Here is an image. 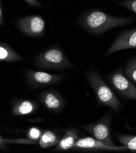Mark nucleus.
I'll return each instance as SVG.
<instances>
[{
    "label": "nucleus",
    "instance_id": "nucleus-11",
    "mask_svg": "<svg viewBox=\"0 0 136 153\" xmlns=\"http://www.w3.org/2000/svg\"><path fill=\"white\" fill-rule=\"evenodd\" d=\"M37 104L32 101L21 100L14 103L12 112L16 115H26L34 113L37 109Z\"/></svg>",
    "mask_w": 136,
    "mask_h": 153
},
{
    "label": "nucleus",
    "instance_id": "nucleus-12",
    "mask_svg": "<svg viewBox=\"0 0 136 153\" xmlns=\"http://www.w3.org/2000/svg\"><path fill=\"white\" fill-rule=\"evenodd\" d=\"M80 139L77 131L74 129L67 131L62 138L59 140L55 151H65L73 148L74 143Z\"/></svg>",
    "mask_w": 136,
    "mask_h": 153
},
{
    "label": "nucleus",
    "instance_id": "nucleus-17",
    "mask_svg": "<svg viewBox=\"0 0 136 153\" xmlns=\"http://www.w3.org/2000/svg\"><path fill=\"white\" fill-rule=\"evenodd\" d=\"M42 134L43 133L39 128L36 127H33L28 130L27 132V137L29 140L37 142V140H39Z\"/></svg>",
    "mask_w": 136,
    "mask_h": 153
},
{
    "label": "nucleus",
    "instance_id": "nucleus-4",
    "mask_svg": "<svg viewBox=\"0 0 136 153\" xmlns=\"http://www.w3.org/2000/svg\"><path fill=\"white\" fill-rule=\"evenodd\" d=\"M111 113L108 112L95 123L85 126L84 129L95 139L107 145L114 146L111 135Z\"/></svg>",
    "mask_w": 136,
    "mask_h": 153
},
{
    "label": "nucleus",
    "instance_id": "nucleus-19",
    "mask_svg": "<svg viewBox=\"0 0 136 153\" xmlns=\"http://www.w3.org/2000/svg\"><path fill=\"white\" fill-rule=\"evenodd\" d=\"M29 6L33 7H41L42 4L37 0H24Z\"/></svg>",
    "mask_w": 136,
    "mask_h": 153
},
{
    "label": "nucleus",
    "instance_id": "nucleus-9",
    "mask_svg": "<svg viewBox=\"0 0 136 153\" xmlns=\"http://www.w3.org/2000/svg\"><path fill=\"white\" fill-rule=\"evenodd\" d=\"M73 148L87 151H127L126 146H109L92 137H85L80 139L74 143Z\"/></svg>",
    "mask_w": 136,
    "mask_h": 153
},
{
    "label": "nucleus",
    "instance_id": "nucleus-10",
    "mask_svg": "<svg viewBox=\"0 0 136 153\" xmlns=\"http://www.w3.org/2000/svg\"><path fill=\"white\" fill-rule=\"evenodd\" d=\"M39 100L47 109L56 113L61 111L65 104L64 98L52 90L43 91L40 95Z\"/></svg>",
    "mask_w": 136,
    "mask_h": 153
},
{
    "label": "nucleus",
    "instance_id": "nucleus-7",
    "mask_svg": "<svg viewBox=\"0 0 136 153\" xmlns=\"http://www.w3.org/2000/svg\"><path fill=\"white\" fill-rule=\"evenodd\" d=\"M26 77L29 85L33 87H41L56 84L62 79L60 74H53L43 71L27 70Z\"/></svg>",
    "mask_w": 136,
    "mask_h": 153
},
{
    "label": "nucleus",
    "instance_id": "nucleus-6",
    "mask_svg": "<svg viewBox=\"0 0 136 153\" xmlns=\"http://www.w3.org/2000/svg\"><path fill=\"white\" fill-rule=\"evenodd\" d=\"M16 24L20 31L26 36L40 37L44 34L45 22L40 15H30L20 18Z\"/></svg>",
    "mask_w": 136,
    "mask_h": 153
},
{
    "label": "nucleus",
    "instance_id": "nucleus-2",
    "mask_svg": "<svg viewBox=\"0 0 136 153\" xmlns=\"http://www.w3.org/2000/svg\"><path fill=\"white\" fill-rule=\"evenodd\" d=\"M86 78L94 91L98 104L107 105L115 112L122 108L120 101L96 70H90Z\"/></svg>",
    "mask_w": 136,
    "mask_h": 153
},
{
    "label": "nucleus",
    "instance_id": "nucleus-1",
    "mask_svg": "<svg viewBox=\"0 0 136 153\" xmlns=\"http://www.w3.org/2000/svg\"><path fill=\"white\" fill-rule=\"evenodd\" d=\"M133 21L132 18L115 17L102 10H92L85 13L80 23L86 31L99 35L112 28L128 25Z\"/></svg>",
    "mask_w": 136,
    "mask_h": 153
},
{
    "label": "nucleus",
    "instance_id": "nucleus-13",
    "mask_svg": "<svg viewBox=\"0 0 136 153\" xmlns=\"http://www.w3.org/2000/svg\"><path fill=\"white\" fill-rule=\"evenodd\" d=\"M23 57L15 51L9 45L1 42L0 45V60L1 62H17L23 60Z\"/></svg>",
    "mask_w": 136,
    "mask_h": 153
},
{
    "label": "nucleus",
    "instance_id": "nucleus-15",
    "mask_svg": "<svg viewBox=\"0 0 136 153\" xmlns=\"http://www.w3.org/2000/svg\"><path fill=\"white\" fill-rule=\"evenodd\" d=\"M125 74L134 84H136V57L128 61L125 67Z\"/></svg>",
    "mask_w": 136,
    "mask_h": 153
},
{
    "label": "nucleus",
    "instance_id": "nucleus-14",
    "mask_svg": "<svg viewBox=\"0 0 136 153\" xmlns=\"http://www.w3.org/2000/svg\"><path fill=\"white\" fill-rule=\"evenodd\" d=\"M59 140L60 139L54 132L47 131L42 134L38 141V143L41 148H47L56 146Z\"/></svg>",
    "mask_w": 136,
    "mask_h": 153
},
{
    "label": "nucleus",
    "instance_id": "nucleus-18",
    "mask_svg": "<svg viewBox=\"0 0 136 153\" xmlns=\"http://www.w3.org/2000/svg\"><path fill=\"white\" fill-rule=\"evenodd\" d=\"M118 3L120 6L136 13V0H121Z\"/></svg>",
    "mask_w": 136,
    "mask_h": 153
},
{
    "label": "nucleus",
    "instance_id": "nucleus-16",
    "mask_svg": "<svg viewBox=\"0 0 136 153\" xmlns=\"http://www.w3.org/2000/svg\"><path fill=\"white\" fill-rule=\"evenodd\" d=\"M118 139L121 143L126 146L128 149L136 152V135H120Z\"/></svg>",
    "mask_w": 136,
    "mask_h": 153
},
{
    "label": "nucleus",
    "instance_id": "nucleus-3",
    "mask_svg": "<svg viewBox=\"0 0 136 153\" xmlns=\"http://www.w3.org/2000/svg\"><path fill=\"white\" fill-rule=\"evenodd\" d=\"M35 65L39 68L54 70H62L73 67L63 51L57 47L42 51L36 58Z\"/></svg>",
    "mask_w": 136,
    "mask_h": 153
},
{
    "label": "nucleus",
    "instance_id": "nucleus-20",
    "mask_svg": "<svg viewBox=\"0 0 136 153\" xmlns=\"http://www.w3.org/2000/svg\"><path fill=\"white\" fill-rule=\"evenodd\" d=\"M3 9H2V4L1 1V4H0V25H3L4 23V19L3 18Z\"/></svg>",
    "mask_w": 136,
    "mask_h": 153
},
{
    "label": "nucleus",
    "instance_id": "nucleus-8",
    "mask_svg": "<svg viewBox=\"0 0 136 153\" xmlns=\"http://www.w3.org/2000/svg\"><path fill=\"white\" fill-rule=\"evenodd\" d=\"M135 48H136V28L128 30L120 35L111 45L104 57L119 51Z\"/></svg>",
    "mask_w": 136,
    "mask_h": 153
},
{
    "label": "nucleus",
    "instance_id": "nucleus-5",
    "mask_svg": "<svg viewBox=\"0 0 136 153\" xmlns=\"http://www.w3.org/2000/svg\"><path fill=\"white\" fill-rule=\"evenodd\" d=\"M108 81L119 94L126 99L136 100V87L118 68L108 76Z\"/></svg>",
    "mask_w": 136,
    "mask_h": 153
}]
</instances>
